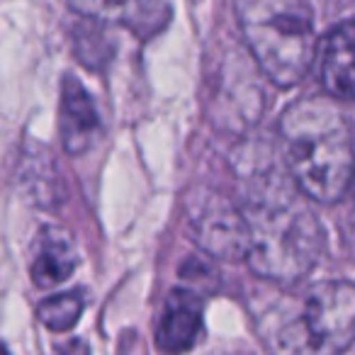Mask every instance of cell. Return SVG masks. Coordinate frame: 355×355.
<instances>
[{
	"label": "cell",
	"instance_id": "cell-12",
	"mask_svg": "<svg viewBox=\"0 0 355 355\" xmlns=\"http://www.w3.org/2000/svg\"><path fill=\"white\" fill-rule=\"evenodd\" d=\"M54 355H90V348L83 338H69L56 345Z\"/></svg>",
	"mask_w": 355,
	"mask_h": 355
},
{
	"label": "cell",
	"instance_id": "cell-7",
	"mask_svg": "<svg viewBox=\"0 0 355 355\" xmlns=\"http://www.w3.org/2000/svg\"><path fill=\"white\" fill-rule=\"evenodd\" d=\"M100 132H103V122L90 93L78 78L66 76L59 105V137L66 153L71 156L85 153L98 141Z\"/></svg>",
	"mask_w": 355,
	"mask_h": 355
},
{
	"label": "cell",
	"instance_id": "cell-1",
	"mask_svg": "<svg viewBox=\"0 0 355 355\" xmlns=\"http://www.w3.org/2000/svg\"><path fill=\"white\" fill-rule=\"evenodd\" d=\"M248 222V266L272 282H300L314 270L326 234L309 198L285 178L253 183L243 205Z\"/></svg>",
	"mask_w": 355,
	"mask_h": 355
},
{
	"label": "cell",
	"instance_id": "cell-5",
	"mask_svg": "<svg viewBox=\"0 0 355 355\" xmlns=\"http://www.w3.org/2000/svg\"><path fill=\"white\" fill-rule=\"evenodd\" d=\"M185 229L207 256L219 261H246L248 222L243 209L227 195L209 188H195L185 198Z\"/></svg>",
	"mask_w": 355,
	"mask_h": 355
},
{
	"label": "cell",
	"instance_id": "cell-9",
	"mask_svg": "<svg viewBox=\"0 0 355 355\" xmlns=\"http://www.w3.org/2000/svg\"><path fill=\"white\" fill-rule=\"evenodd\" d=\"M78 268V251L73 239L61 227H42L32 256V282L42 290L69 280Z\"/></svg>",
	"mask_w": 355,
	"mask_h": 355
},
{
	"label": "cell",
	"instance_id": "cell-3",
	"mask_svg": "<svg viewBox=\"0 0 355 355\" xmlns=\"http://www.w3.org/2000/svg\"><path fill=\"white\" fill-rule=\"evenodd\" d=\"M355 343V285L324 280L287 297L266 331L270 355H343Z\"/></svg>",
	"mask_w": 355,
	"mask_h": 355
},
{
	"label": "cell",
	"instance_id": "cell-4",
	"mask_svg": "<svg viewBox=\"0 0 355 355\" xmlns=\"http://www.w3.org/2000/svg\"><path fill=\"white\" fill-rule=\"evenodd\" d=\"M248 51L280 88L297 85L311 69L316 51L309 0H234Z\"/></svg>",
	"mask_w": 355,
	"mask_h": 355
},
{
	"label": "cell",
	"instance_id": "cell-14",
	"mask_svg": "<svg viewBox=\"0 0 355 355\" xmlns=\"http://www.w3.org/2000/svg\"><path fill=\"white\" fill-rule=\"evenodd\" d=\"M353 188H355V173H353Z\"/></svg>",
	"mask_w": 355,
	"mask_h": 355
},
{
	"label": "cell",
	"instance_id": "cell-13",
	"mask_svg": "<svg viewBox=\"0 0 355 355\" xmlns=\"http://www.w3.org/2000/svg\"><path fill=\"white\" fill-rule=\"evenodd\" d=\"M0 355H10V353H8V348H6V345H0Z\"/></svg>",
	"mask_w": 355,
	"mask_h": 355
},
{
	"label": "cell",
	"instance_id": "cell-10",
	"mask_svg": "<svg viewBox=\"0 0 355 355\" xmlns=\"http://www.w3.org/2000/svg\"><path fill=\"white\" fill-rule=\"evenodd\" d=\"M78 15L100 22H122L132 30L156 25L158 0H69Z\"/></svg>",
	"mask_w": 355,
	"mask_h": 355
},
{
	"label": "cell",
	"instance_id": "cell-11",
	"mask_svg": "<svg viewBox=\"0 0 355 355\" xmlns=\"http://www.w3.org/2000/svg\"><path fill=\"white\" fill-rule=\"evenodd\" d=\"M85 309V300L78 290L61 292L37 306V316L49 331H69L78 324L80 314Z\"/></svg>",
	"mask_w": 355,
	"mask_h": 355
},
{
	"label": "cell",
	"instance_id": "cell-2",
	"mask_svg": "<svg viewBox=\"0 0 355 355\" xmlns=\"http://www.w3.org/2000/svg\"><path fill=\"white\" fill-rule=\"evenodd\" d=\"M280 137L297 188L311 202L343 200L355 173L353 134L343 112L326 98L297 100L282 112Z\"/></svg>",
	"mask_w": 355,
	"mask_h": 355
},
{
	"label": "cell",
	"instance_id": "cell-8",
	"mask_svg": "<svg viewBox=\"0 0 355 355\" xmlns=\"http://www.w3.org/2000/svg\"><path fill=\"white\" fill-rule=\"evenodd\" d=\"M319 78L329 95L355 100V22L334 27L321 42Z\"/></svg>",
	"mask_w": 355,
	"mask_h": 355
},
{
	"label": "cell",
	"instance_id": "cell-6",
	"mask_svg": "<svg viewBox=\"0 0 355 355\" xmlns=\"http://www.w3.org/2000/svg\"><path fill=\"white\" fill-rule=\"evenodd\" d=\"M205 334L202 302L195 292L173 290L156 326V348L163 355H185Z\"/></svg>",
	"mask_w": 355,
	"mask_h": 355
}]
</instances>
